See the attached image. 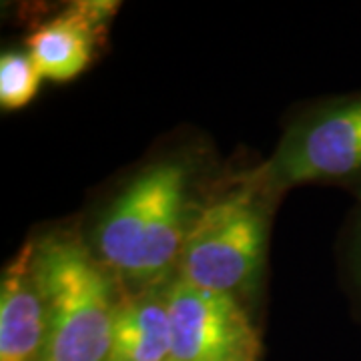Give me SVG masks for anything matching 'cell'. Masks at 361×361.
Masks as SVG:
<instances>
[{
  "label": "cell",
  "mask_w": 361,
  "mask_h": 361,
  "mask_svg": "<svg viewBox=\"0 0 361 361\" xmlns=\"http://www.w3.org/2000/svg\"><path fill=\"white\" fill-rule=\"evenodd\" d=\"M195 165L165 157L141 169L111 199L92 231V253L127 293L171 281L201 209H195Z\"/></svg>",
  "instance_id": "1"
},
{
  "label": "cell",
  "mask_w": 361,
  "mask_h": 361,
  "mask_svg": "<svg viewBox=\"0 0 361 361\" xmlns=\"http://www.w3.org/2000/svg\"><path fill=\"white\" fill-rule=\"evenodd\" d=\"M49 337L42 361H109L121 285L80 237L49 233L32 239Z\"/></svg>",
  "instance_id": "2"
},
{
  "label": "cell",
  "mask_w": 361,
  "mask_h": 361,
  "mask_svg": "<svg viewBox=\"0 0 361 361\" xmlns=\"http://www.w3.org/2000/svg\"><path fill=\"white\" fill-rule=\"evenodd\" d=\"M275 197L259 185H239L201 207L177 263V277L235 299L259 283L267 255Z\"/></svg>",
  "instance_id": "3"
},
{
  "label": "cell",
  "mask_w": 361,
  "mask_h": 361,
  "mask_svg": "<svg viewBox=\"0 0 361 361\" xmlns=\"http://www.w3.org/2000/svg\"><path fill=\"white\" fill-rule=\"evenodd\" d=\"M243 179L275 199L289 187L315 183L345 189L361 203V90L301 109L273 155Z\"/></svg>",
  "instance_id": "4"
},
{
  "label": "cell",
  "mask_w": 361,
  "mask_h": 361,
  "mask_svg": "<svg viewBox=\"0 0 361 361\" xmlns=\"http://www.w3.org/2000/svg\"><path fill=\"white\" fill-rule=\"evenodd\" d=\"M171 361H257L259 334L243 301L173 277Z\"/></svg>",
  "instance_id": "5"
},
{
  "label": "cell",
  "mask_w": 361,
  "mask_h": 361,
  "mask_svg": "<svg viewBox=\"0 0 361 361\" xmlns=\"http://www.w3.org/2000/svg\"><path fill=\"white\" fill-rule=\"evenodd\" d=\"M47 337V303L32 265V241H26L0 279V361H42Z\"/></svg>",
  "instance_id": "6"
},
{
  "label": "cell",
  "mask_w": 361,
  "mask_h": 361,
  "mask_svg": "<svg viewBox=\"0 0 361 361\" xmlns=\"http://www.w3.org/2000/svg\"><path fill=\"white\" fill-rule=\"evenodd\" d=\"M115 6L111 2H77L37 26L26 40V51L40 75L56 82L77 78L90 65Z\"/></svg>",
  "instance_id": "7"
},
{
  "label": "cell",
  "mask_w": 361,
  "mask_h": 361,
  "mask_svg": "<svg viewBox=\"0 0 361 361\" xmlns=\"http://www.w3.org/2000/svg\"><path fill=\"white\" fill-rule=\"evenodd\" d=\"M167 283L123 295L109 361L171 360Z\"/></svg>",
  "instance_id": "8"
},
{
  "label": "cell",
  "mask_w": 361,
  "mask_h": 361,
  "mask_svg": "<svg viewBox=\"0 0 361 361\" xmlns=\"http://www.w3.org/2000/svg\"><path fill=\"white\" fill-rule=\"evenodd\" d=\"M39 66L28 51H8L0 56V106L16 111L30 103L40 89Z\"/></svg>",
  "instance_id": "9"
},
{
  "label": "cell",
  "mask_w": 361,
  "mask_h": 361,
  "mask_svg": "<svg viewBox=\"0 0 361 361\" xmlns=\"http://www.w3.org/2000/svg\"><path fill=\"white\" fill-rule=\"evenodd\" d=\"M341 271L353 307L361 317V203L349 215L348 225L341 235Z\"/></svg>",
  "instance_id": "10"
},
{
  "label": "cell",
  "mask_w": 361,
  "mask_h": 361,
  "mask_svg": "<svg viewBox=\"0 0 361 361\" xmlns=\"http://www.w3.org/2000/svg\"><path fill=\"white\" fill-rule=\"evenodd\" d=\"M167 361H171V360H167Z\"/></svg>",
  "instance_id": "11"
}]
</instances>
